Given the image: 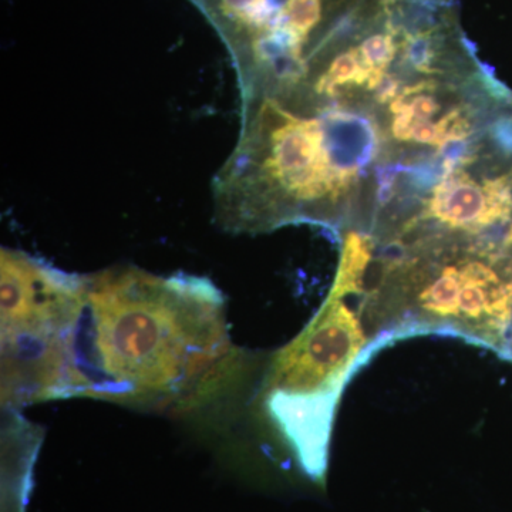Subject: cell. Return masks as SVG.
Segmentation results:
<instances>
[{
    "mask_svg": "<svg viewBox=\"0 0 512 512\" xmlns=\"http://www.w3.org/2000/svg\"><path fill=\"white\" fill-rule=\"evenodd\" d=\"M239 357L210 279L116 266L83 275L66 399L187 412L234 376Z\"/></svg>",
    "mask_w": 512,
    "mask_h": 512,
    "instance_id": "cell-1",
    "label": "cell"
},
{
    "mask_svg": "<svg viewBox=\"0 0 512 512\" xmlns=\"http://www.w3.org/2000/svg\"><path fill=\"white\" fill-rule=\"evenodd\" d=\"M382 265L367 293L365 320L376 348L392 340L441 333L503 353L512 328V251H490L451 235L407 245Z\"/></svg>",
    "mask_w": 512,
    "mask_h": 512,
    "instance_id": "cell-2",
    "label": "cell"
},
{
    "mask_svg": "<svg viewBox=\"0 0 512 512\" xmlns=\"http://www.w3.org/2000/svg\"><path fill=\"white\" fill-rule=\"evenodd\" d=\"M357 288L363 285L338 279L328 301L274 357L266 375L269 417L315 480H322L328 467L330 433L343 387L376 349L366 326V301L356 309L349 301Z\"/></svg>",
    "mask_w": 512,
    "mask_h": 512,
    "instance_id": "cell-3",
    "label": "cell"
},
{
    "mask_svg": "<svg viewBox=\"0 0 512 512\" xmlns=\"http://www.w3.org/2000/svg\"><path fill=\"white\" fill-rule=\"evenodd\" d=\"M83 275L3 248L0 254L2 407L66 399L70 338Z\"/></svg>",
    "mask_w": 512,
    "mask_h": 512,
    "instance_id": "cell-4",
    "label": "cell"
},
{
    "mask_svg": "<svg viewBox=\"0 0 512 512\" xmlns=\"http://www.w3.org/2000/svg\"><path fill=\"white\" fill-rule=\"evenodd\" d=\"M320 148L330 204H336L365 174L380 150L376 124L360 114L328 107L318 117Z\"/></svg>",
    "mask_w": 512,
    "mask_h": 512,
    "instance_id": "cell-5",
    "label": "cell"
},
{
    "mask_svg": "<svg viewBox=\"0 0 512 512\" xmlns=\"http://www.w3.org/2000/svg\"><path fill=\"white\" fill-rule=\"evenodd\" d=\"M6 423H3V512L25 511L28 500L30 474L40 443V433L18 412L3 410Z\"/></svg>",
    "mask_w": 512,
    "mask_h": 512,
    "instance_id": "cell-6",
    "label": "cell"
},
{
    "mask_svg": "<svg viewBox=\"0 0 512 512\" xmlns=\"http://www.w3.org/2000/svg\"><path fill=\"white\" fill-rule=\"evenodd\" d=\"M437 157L443 164L446 177L456 170H463L476 160L473 143L468 138H447L441 143Z\"/></svg>",
    "mask_w": 512,
    "mask_h": 512,
    "instance_id": "cell-7",
    "label": "cell"
},
{
    "mask_svg": "<svg viewBox=\"0 0 512 512\" xmlns=\"http://www.w3.org/2000/svg\"><path fill=\"white\" fill-rule=\"evenodd\" d=\"M441 140L447 138H470L473 134V124L463 113V109L448 111L446 116L441 117L439 123Z\"/></svg>",
    "mask_w": 512,
    "mask_h": 512,
    "instance_id": "cell-8",
    "label": "cell"
},
{
    "mask_svg": "<svg viewBox=\"0 0 512 512\" xmlns=\"http://www.w3.org/2000/svg\"><path fill=\"white\" fill-rule=\"evenodd\" d=\"M491 141L505 157H512V116H501L491 124Z\"/></svg>",
    "mask_w": 512,
    "mask_h": 512,
    "instance_id": "cell-9",
    "label": "cell"
},
{
    "mask_svg": "<svg viewBox=\"0 0 512 512\" xmlns=\"http://www.w3.org/2000/svg\"><path fill=\"white\" fill-rule=\"evenodd\" d=\"M410 110H412L414 121H430L439 113L440 104L436 97L429 94H419L409 101Z\"/></svg>",
    "mask_w": 512,
    "mask_h": 512,
    "instance_id": "cell-10",
    "label": "cell"
},
{
    "mask_svg": "<svg viewBox=\"0 0 512 512\" xmlns=\"http://www.w3.org/2000/svg\"><path fill=\"white\" fill-rule=\"evenodd\" d=\"M412 141L424 144V146L440 147L443 140L439 130V124L433 121H416L413 127Z\"/></svg>",
    "mask_w": 512,
    "mask_h": 512,
    "instance_id": "cell-11",
    "label": "cell"
},
{
    "mask_svg": "<svg viewBox=\"0 0 512 512\" xmlns=\"http://www.w3.org/2000/svg\"><path fill=\"white\" fill-rule=\"evenodd\" d=\"M402 83L400 80L394 76L393 73L387 72L384 74L382 82L379 83V86L376 87L375 99L377 103L387 104L392 103L394 99L400 96L402 93Z\"/></svg>",
    "mask_w": 512,
    "mask_h": 512,
    "instance_id": "cell-12",
    "label": "cell"
},
{
    "mask_svg": "<svg viewBox=\"0 0 512 512\" xmlns=\"http://www.w3.org/2000/svg\"><path fill=\"white\" fill-rule=\"evenodd\" d=\"M414 121L412 110H410L409 104L402 113L394 114V120L392 124V134L396 140L399 141H412V133L414 127Z\"/></svg>",
    "mask_w": 512,
    "mask_h": 512,
    "instance_id": "cell-13",
    "label": "cell"
},
{
    "mask_svg": "<svg viewBox=\"0 0 512 512\" xmlns=\"http://www.w3.org/2000/svg\"><path fill=\"white\" fill-rule=\"evenodd\" d=\"M396 195V183L377 184L376 200L380 207H386Z\"/></svg>",
    "mask_w": 512,
    "mask_h": 512,
    "instance_id": "cell-14",
    "label": "cell"
},
{
    "mask_svg": "<svg viewBox=\"0 0 512 512\" xmlns=\"http://www.w3.org/2000/svg\"><path fill=\"white\" fill-rule=\"evenodd\" d=\"M500 356H503L504 359L510 360L512 362V328L510 332V336H508L507 343H505V348L503 353Z\"/></svg>",
    "mask_w": 512,
    "mask_h": 512,
    "instance_id": "cell-15",
    "label": "cell"
}]
</instances>
